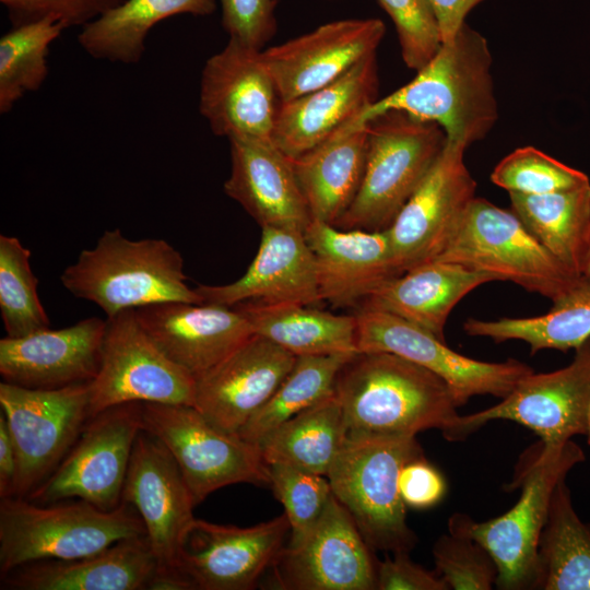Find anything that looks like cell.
<instances>
[{
  "label": "cell",
  "mask_w": 590,
  "mask_h": 590,
  "mask_svg": "<svg viewBox=\"0 0 590 590\" xmlns=\"http://www.w3.org/2000/svg\"><path fill=\"white\" fill-rule=\"evenodd\" d=\"M492 66L487 39L465 23L410 82L374 102L338 132L359 128L384 111L402 110L436 122L449 141L469 148L498 120Z\"/></svg>",
  "instance_id": "cell-1"
},
{
  "label": "cell",
  "mask_w": 590,
  "mask_h": 590,
  "mask_svg": "<svg viewBox=\"0 0 590 590\" xmlns=\"http://www.w3.org/2000/svg\"><path fill=\"white\" fill-rule=\"evenodd\" d=\"M334 393L343 412L344 439L416 436L440 429L446 437L459 414L439 376L388 352H358L340 370Z\"/></svg>",
  "instance_id": "cell-2"
},
{
  "label": "cell",
  "mask_w": 590,
  "mask_h": 590,
  "mask_svg": "<svg viewBox=\"0 0 590 590\" xmlns=\"http://www.w3.org/2000/svg\"><path fill=\"white\" fill-rule=\"evenodd\" d=\"M187 279L184 259L168 241L132 240L119 228L105 231L60 275L66 290L97 305L107 318L161 302L201 304Z\"/></svg>",
  "instance_id": "cell-3"
},
{
  "label": "cell",
  "mask_w": 590,
  "mask_h": 590,
  "mask_svg": "<svg viewBox=\"0 0 590 590\" xmlns=\"http://www.w3.org/2000/svg\"><path fill=\"white\" fill-rule=\"evenodd\" d=\"M534 449L511 482L522 488L512 508L484 522L462 514L452 515L448 522L450 533L476 541L491 554L498 570L495 586L503 590L535 589L539 543L553 492L585 460L582 449L571 439L555 446L541 442Z\"/></svg>",
  "instance_id": "cell-4"
},
{
  "label": "cell",
  "mask_w": 590,
  "mask_h": 590,
  "mask_svg": "<svg viewBox=\"0 0 590 590\" xmlns=\"http://www.w3.org/2000/svg\"><path fill=\"white\" fill-rule=\"evenodd\" d=\"M143 534L141 517L126 503L105 511L81 499L40 506L24 497H4L0 502V570L4 576L34 562L85 557Z\"/></svg>",
  "instance_id": "cell-5"
},
{
  "label": "cell",
  "mask_w": 590,
  "mask_h": 590,
  "mask_svg": "<svg viewBox=\"0 0 590 590\" xmlns=\"http://www.w3.org/2000/svg\"><path fill=\"white\" fill-rule=\"evenodd\" d=\"M367 153L358 192L334 225L386 231L444 151L448 138L433 121L402 110L384 111L365 123Z\"/></svg>",
  "instance_id": "cell-6"
},
{
  "label": "cell",
  "mask_w": 590,
  "mask_h": 590,
  "mask_svg": "<svg viewBox=\"0 0 590 590\" xmlns=\"http://www.w3.org/2000/svg\"><path fill=\"white\" fill-rule=\"evenodd\" d=\"M415 437L344 439L326 475L373 551L410 553L417 542L399 491L402 467L424 456Z\"/></svg>",
  "instance_id": "cell-7"
},
{
  "label": "cell",
  "mask_w": 590,
  "mask_h": 590,
  "mask_svg": "<svg viewBox=\"0 0 590 590\" xmlns=\"http://www.w3.org/2000/svg\"><path fill=\"white\" fill-rule=\"evenodd\" d=\"M508 281L554 302L580 275L570 272L531 234L514 211L475 197L435 259Z\"/></svg>",
  "instance_id": "cell-8"
},
{
  "label": "cell",
  "mask_w": 590,
  "mask_h": 590,
  "mask_svg": "<svg viewBox=\"0 0 590 590\" xmlns=\"http://www.w3.org/2000/svg\"><path fill=\"white\" fill-rule=\"evenodd\" d=\"M141 421L173 456L196 506L231 484H269L260 447L216 427L192 405L141 403Z\"/></svg>",
  "instance_id": "cell-9"
},
{
  "label": "cell",
  "mask_w": 590,
  "mask_h": 590,
  "mask_svg": "<svg viewBox=\"0 0 590 590\" xmlns=\"http://www.w3.org/2000/svg\"><path fill=\"white\" fill-rule=\"evenodd\" d=\"M90 417L123 403H194L196 378L168 358L134 309L106 319L101 362L88 382Z\"/></svg>",
  "instance_id": "cell-10"
},
{
  "label": "cell",
  "mask_w": 590,
  "mask_h": 590,
  "mask_svg": "<svg viewBox=\"0 0 590 590\" xmlns=\"http://www.w3.org/2000/svg\"><path fill=\"white\" fill-rule=\"evenodd\" d=\"M0 405L17 459L12 496L25 497L54 472L91 418L88 382L33 389L3 381Z\"/></svg>",
  "instance_id": "cell-11"
},
{
  "label": "cell",
  "mask_w": 590,
  "mask_h": 590,
  "mask_svg": "<svg viewBox=\"0 0 590 590\" xmlns=\"http://www.w3.org/2000/svg\"><path fill=\"white\" fill-rule=\"evenodd\" d=\"M141 403L108 408L91 417L75 444L27 497L36 504L79 498L105 510L122 503V489L139 433Z\"/></svg>",
  "instance_id": "cell-12"
},
{
  "label": "cell",
  "mask_w": 590,
  "mask_h": 590,
  "mask_svg": "<svg viewBox=\"0 0 590 590\" xmlns=\"http://www.w3.org/2000/svg\"><path fill=\"white\" fill-rule=\"evenodd\" d=\"M353 315L358 352L393 353L425 367L447 382L458 406L474 396L503 399L534 371L514 358L491 363L459 354L429 331L377 308L359 306Z\"/></svg>",
  "instance_id": "cell-13"
},
{
  "label": "cell",
  "mask_w": 590,
  "mask_h": 590,
  "mask_svg": "<svg viewBox=\"0 0 590 590\" xmlns=\"http://www.w3.org/2000/svg\"><path fill=\"white\" fill-rule=\"evenodd\" d=\"M589 405L590 338L576 349L569 365L527 375L497 404L459 416L445 438L459 440L489 421L507 420L533 430L545 446L562 445L575 435H586Z\"/></svg>",
  "instance_id": "cell-14"
},
{
  "label": "cell",
  "mask_w": 590,
  "mask_h": 590,
  "mask_svg": "<svg viewBox=\"0 0 590 590\" xmlns=\"http://www.w3.org/2000/svg\"><path fill=\"white\" fill-rule=\"evenodd\" d=\"M467 149L448 140L430 170L386 229L399 274L435 260L476 197V182L464 161Z\"/></svg>",
  "instance_id": "cell-15"
},
{
  "label": "cell",
  "mask_w": 590,
  "mask_h": 590,
  "mask_svg": "<svg viewBox=\"0 0 590 590\" xmlns=\"http://www.w3.org/2000/svg\"><path fill=\"white\" fill-rule=\"evenodd\" d=\"M279 105L261 50L228 39L205 61L199 110L215 135L272 138Z\"/></svg>",
  "instance_id": "cell-16"
},
{
  "label": "cell",
  "mask_w": 590,
  "mask_h": 590,
  "mask_svg": "<svg viewBox=\"0 0 590 590\" xmlns=\"http://www.w3.org/2000/svg\"><path fill=\"white\" fill-rule=\"evenodd\" d=\"M345 507L331 496L323 514L297 546L281 551L274 580L291 590H374L377 565Z\"/></svg>",
  "instance_id": "cell-17"
},
{
  "label": "cell",
  "mask_w": 590,
  "mask_h": 590,
  "mask_svg": "<svg viewBox=\"0 0 590 590\" xmlns=\"http://www.w3.org/2000/svg\"><path fill=\"white\" fill-rule=\"evenodd\" d=\"M290 523L285 514L252 527L194 519L178 552V568L202 590H248L271 567Z\"/></svg>",
  "instance_id": "cell-18"
},
{
  "label": "cell",
  "mask_w": 590,
  "mask_h": 590,
  "mask_svg": "<svg viewBox=\"0 0 590 590\" xmlns=\"http://www.w3.org/2000/svg\"><path fill=\"white\" fill-rule=\"evenodd\" d=\"M386 34L377 17L329 22L283 44L261 50L280 102L320 88L376 54Z\"/></svg>",
  "instance_id": "cell-19"
},
{
  "label": "cell",
  "mask_w": 590,
  "mask_h": 590,
  "mask_svg": "<svg viewBox=\"0 0 590 590\" xmlns=\"http://www.w3.org/2000/svg\"><path fill=\"white\" fill-rule=\"evenodd\" d=\"M122 503L132 506L143 521L157 562L156 571L179 569V547L196 519V505L170 452L144 429L133 446Z\"/></svg>",
  "instance_id": "cell-20"
},
{
  "label": "cell",
  "mask_w": 590,
  "mask_h": 590,
  "mask_svg": "<svg viewBox=\"0 0 590 590\" xmlns=\"http://www.w3.org/2000/svg\"><path fill=\"white\" fill-rule=\"evenodd\" d=\"M296 356L258 334L196 376L193 406L213 425L237 434L271 398Z\"/></svg>",
  "instance_id": "cell-21"
},
{
  "label": "cell",
  "mask_w": 590,
  "mask_h": 590,
  "mask_svg": "<svg viewBox=\"0 0 590 590\" xmlns=\"http://www.w3.org/2000/svg\"><path fill=\"white\" fill-rule=\"evenodd\" d=\"M134 311L162 352L194 377L255 334L245 316L228 306L161 302Z\"/></svg>",
  "instance_id": "cell-22"
},
{
  "label": "cell",
  "mask_w": 590,
  "mask_h": 590,
  "mask_svg": "<svg viewBox=\"0 0 590 590\" xmlns=\"http://www.w3.org/2000/svg\"><path fill=\"white\" fill-rule=\"evenodd\" d=\"M106 320L82 319L67 328H49L0 340V374L5 382L33 389H56L90 382L97 374Z\"/></svg>",
  "instance_id": "cell-23"
},
{
  "label": "cell",
  "mask_w": 590,
  "mask_h": 590,
  "mask_svg": "<svg viewBox=\"0 0 590 590\" xmlns=\"http://www.w3.org/2000/svg\"><path fill=\"white\" fill-rule=\"evenodd\" d=\"M202 303L232 307L244 302L322 303L314 255L304 232L287 227H261L258 251L246 272L225 285H199Z\"/></svg>",
  "instance_id": "cell-24"
},
{
  "label": "cell",
  "mask_w": 590,
  "mask_h": 590,
  "mask_svg": "<svg viewBox=\"0 0 590 590\" xmlns=\"http://www.w3.org/2000/svg\"><path fill=\"white\" fill-rule=\"evenodd\" d=\"M314 255L319 294L334 307H358L399 275L387 231L341 229L311 220L304 231Z\"/></svg>",
  "instance_id": "cell-25"
},
{
  "label": "cell",
  "mask_w": 590,
  "mask_h": 590,
  "mask_svg": "<svg viewBox=\"0 0 590 590\" xmlns=\"http://www.w3.org/2000/svg\"><path fill=\"white\" fill-rule=\"evenodd\" d=\"M231 174L224 192L260 227L305 231L311 216L290 157L272 138H229Z\"/></svg>",
  "instance_id": "cell-26"
},
{
  "label": "cell",
  "mask_w": 590,
  "mask_h": 590,
  "mask_svg": "<svg viewBox=\"0 0 590 590\" xmlns=\"http://www.w3.org/2000/svg\"><path fill=\"white\" fill-rule=\"evenodd\" d=\"M378 67L373 54L333 82L280 102L272 140L287 156H298L328 140L378 99Z\"/></svg>",
  "instance_id": "cell-27"
},
{
  "label": "cell",
  "mask_w": 590,
  "mask_h": 590,
  "mask_svg": "<svg viewBox=\"0 0 590 590\" xmlns=\"http://www.w3.org/2000/svg\"><path fill=\"white\" fill-rule=\"evenodd\" d=\"M156 569L155 555L143 534L85 557L26 564L2 576V586L14 590H143Z\"/></svg>",
  "instance_id": "cell-28"
},
{
  "label": "cell",
  "mask_w": 590,
  "mask_h": 590,
  "mask_svg": "<svg viewBox=\"0 0 590 590\" xmlns=\"http://www.w3.org/2000/svg\"><path fill=\"white\" fill-rule=\"evenodd\" d=\"M492 281L486 273L432 260L387 280L359 306L390 312L445 340L451 310L470 292Z\"/></svg>",
  "instance_id": "cell-29"
},
{
  "label": "cell",
  "mask_w": 590,
  "mask_h": 590,
  "mask_svg": "<svg viewBox=\"0 0 590 590\" xmlns=\"http://www.w3.org/2000/svg\"><path fill=\"white\" fill-rule=\"evenodd\" d=\"M367 128L339 132L311 150L290 157L311 220L335 225L362 184Z\"/></svg>",
  "instance_id": "cell-30"
},
{
  "label": "cell",
  "mask_w": 590,
  "mask_h": 590,
  "mask_svg": "<svg viewBox=\"0 0 590 590\" xmlns=\"http://www.w3.org/2000/svg\"><path fill=\"white\" fill-rule=\"evenodd\" d=\"M263 337L295 356L355 354L354 315H337L316 306L244 302L232 306Z\"/></svg>",
  "instance_id": "cell-31"
},
{
  "label": "cell",
  "mask_w": 590,
  "mask_h": 590,
  "mask_svg": "<svg viewBox=\"0 0 590 590\" xmlns=\"http://www.w3.org/2000/svg\"><path fill=\"white\" fill-rule=\"evenodd\" d=\"M217 0H123L82 26L80 46L93 58L132 64L140 61L150 31L165 19L212 14Z\"/></svg>",
  "instance_id": "cell-32"
},
{
  "label": "cell",
  "mask_w": 590,
  "mask_h": 590,
  "mask_svg": "<svg viewBox=\"0 0 590 590\" xmlns=\"http://www.w3.org/2000/svg\"><path fill=\"white\" fill-rule=\"evenodd\" d=\"M511 210L531 234L576 275L590 243V182L545 194L509 193Z\"/></svg>",
  "instance_id": "cell-33"
},
{
  "label": "cell",
  "mask_w": 590,
  "mask_h": 590,
  "mask_svg": "<svg viewBox=\"0 0 590 590\" xmlns=\"http://www.w3.org/2000/svg\"><path fill=\"white\" fill-rule=\"evenodd\" d=\"M463 330L471 337L488 338L496 343L523 341L531 354L542 350H576L590 338V275H580L543 315L495 320L469 318Z\"/></svg>",
  "instance_id": "cell-34"
},
{
  "label": "cell",
  "mask_w": 590,
  "mask_h": 590,
  "mask_svg": "<svg viewBox=\"0 0 590 590\" xmlns=\"http://www.w3.org/2000/svg\"><path fill=\"white\" fill-rule=\"evenodd\" d=\"M345 437L335 393L294 415L259 445L267 464L282 463L327 475Z\"/></svg>",
  "instance_id": "cell-35"
},
{
  "label": "cell",
  "mask_w": 590,
  "mask_h": 590,
  "mask_svg": "<svg viewBox=\"0 0 590 590\" xmlns=\"http://www.w3.org/2000/svg\"><path fill=\"white\" fill-rule=\"evenodd\" d=\"M535 589L590 590V528L576 514L565 480L553 492L541 534Z\"/></svg>",
  "instance_id": "cell-36"
},
{
  "label": "cell",
  "mask_w": 590,
  "mask_h": 590,
  "mask_svg": "<svg viewBox=\"0 0 590 590\" xmlns=\"http://www.w3.org/2000/svg\"><path fill=\"white\" fill-rule=\"evenodd\" d=\"M355 354L296 356L271 398L237 434L259 446L284 422L332 394L340 370Z\"/></svg>",
  "instance_id": "cell-37"
},
{
  "label": "cell",
  "mask_w": 590,
  "mask_h": 590,
  "mask_svg": "<svg viewBox=\"0 0 590 590\" xmlns=\"http://www.w3.org/2000/svg\"><path fill=\"white\" fill-rule=\"evenodd\" d=\"M66 27L52 19L13 26L0 38V113H9L48 75L50 45Z\"/></svg>",
  "instance_id": "cell-38"
},
{
  "label": "cell",
  "mask_w": 590,
  "mask_h": 590,
  "mask_svg": "<svg viewBox=\"0 0 590 590\" xmlns=\"http://www.w3.org/2000/svg\"><path fill=\"white\" fill-rule=\"evenodd\" d=\"M30 260L31 251L19 238L0 235V310L10 338H21L50 326Z\"/></svg>",
  "instance_id": "cell-39"
},
{
  "label": "cell",
  "mask_w": 590,
  "mask_h": 590,
  "mask_svg": "<svg viewBox=\"0 0 590 590\" xmlns=\"http://www.w3.org/2000/svg\"><path fill=\"white\" fill-rule=\"evenodd\" d=\"M491 180L508 193L522 194L552 193L590 182L583 172L533 146L518 148L506 155L494 167Z\"/></svg>",
  "instance_id": "cell-40"
},
{
  "label": "cell",
  "mask_w": 590,
  "mask_h": 590,
  "mask_svg": "<svg viewBox=\"0 0 590 590\" xmlns=\"http://www.w3.org/2000/svg\"><path fill=\"white\" fill-rule=\"evenodd\" d=\"M269 485L290 523V543L297 546L323 514L333 495L326 475L282 463L268 464Z\"/></svg>",
  "instance_id": "cell-41"
},
{
  "label": "cell",
  "mask_w": 590,
  "mask_h": 590,
  "mask_svg": "<svg viewBox=\"0 0 590 590\" xmlns=\"http://www.w3.org/2000/svg\"><path fill=\"white\" fill-rule=\"evenodd\" d=\"M435 569L449 589L491 590L498 575L491 554L476 541L455 533L434 544Z\"/></svg>",
  "instance_id": "cell-42"
},
{
  "label": "cell",
  "mask_w": 590,
  "mask_h": 590,
  "mask_svg": "<svg viewBox=\"0 0 590 590\" xmlns=\"http://www.w3.org/2000/svg\"><path fill=\"white\" fill-rule=\"evenodd\" d=\"M391 17L402 60L414 71L422 69L440 49L441 31L429 0H377Z\"/></svg>",
  "instance_id": "cell-43"
},
{
  "label": "cell",
  "mask_w": 590,
  "mask_h": 590,
  "mask_svg": "<svg viewBox=\"0 0 590 590\" xmlns=\"http://www.w3.org/2000/svg\"><path fill=\"white\" fill-rule=\"evenodd\" d=\"M123 0H0L13 26L52 19L66 28L84 26Z\"/></svg>",
  "instance_id": "cell-44"
},
{
  "label": "cell",
  "mask_w": 590,
  "mask_h": 590,
  "mask_svg": "<svg viewBox=\"0 0 590 590\" xmlns=\"http://www.w3.org/2000/svg\"><path fill=\"white\" fill-rule=\"evenodd\" d=\"M229 39L262 50L276 31V0H219Z\"/></svg>",
  "instance_id": "cell-45"
},
{
  "label": "cell",
  "mask_w": 590,
  "mask_h": 590,
  "mask_svg": "<svg viewBox=\"0 0 590 590\" xmlns=\"http://www.w3.org/2000/svg\"><path fill=\"white\" fill-rule=\"evenodd\" d=\"M399 491L406 507L427 509L436 506L445 496L446 481L441 473L421 456L402 467Z\"/></svg>",
  "instance_id": "cell-46"
},
{
  "label": "cell",
  "mask_w": 590,
  "mask_h": 590,
  "mask_svg": "<svg viewBox=\"0 0 590 590\" xmlns=\"http://www.w3.org/2000/svg\"><path fill=\"white\" fill-rule=\"evenodd\" d=\"M378 590H449L440 575L414 563L400 552L377 564Z\"/></svg>",
  "instance_id": "cell-47"
},
{
  "label": "cell",
  "mask_w": 590,
  "mask_h": 590,
  "mask_svg": "<svg viewBox=\"0 0 590 590\" xmlns=\"http://www.w3.org/2000/svg\"><path fill=\"white\" fill-rule=\"evenodd\" d=\"M438 17L442 44L452 39L465 24L467 15L485 0H429Z\"/></svg>",
  "instance_id": "cell-48"
},
{
  "label": "cell",
  "mask_w": 590,
  "mask_h": 590,
  "mask_svg": "<svg viewBox=\"0 0 590 590\" xmlns=\"http://www.w3.org/2000/svg\"><path fill=\"white\" fill-rule=\"evenodd\" d=\"M17 459L13 440L3 414L0 415V497L13 495Z\"/></svg>",
  "instance_id": "cell-49"
},
{
  "label": "cell",
  "mask_w": 590,
  "mask_h": 590,
  "mask_svg": "<svg viewBox=\"0 0 590 590\" xmlns=\"http://www.w3.org/2000/svg\"><path fill=\"white\" fill-rule=\"evenodd\" d=\"M582 274L590 275V243L583 262Z\"/></svg>",
  "instance_id": "cell-50"
},
{
  "label": "cell",
  "mask_w": 590,
  "mask_h": 590,
  "mask_svg": "<svg viewBox=\"0 0 590 590\" xmlns=\"http://www.w3.org/2000/svg\"><path fill=\"white\" fill-rule=\"evenodd\" d=\"M587 438H588V444L590 445V405H589V410H588V414H587Z\"/></svg>",
  "instance_id": "cell-51"
},
{
  "label": "cell",
  "mask_w": 590,
  "mask_h": 590,
  "mask_svg": "<svg viewBox=\"0 0 590 590\" xmlns=\"http://www.w3.org/2000/svg\"><path fill=\"white\" fill-rule=\"evenodd\" d=\"M278 1V0H276Z\"/></svg>",
  "instance_id": "cell-52"
}]
</instances>
